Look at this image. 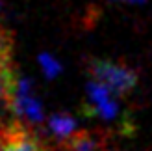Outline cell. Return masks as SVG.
I'll return each mask as SVG.
<instances>
[{
  "instance_id": "30bf717a",
  "label": "cell",
  "mask_w": 152,
  "mask_h": 151,
  "mask_svg": "<svg viewBox=\"0 0 152 151\" xmlns=\"http://www.w3.org/2000/svg\"><path fill=\"white\" fill-rule=\"evenodd\" d=\"M124 2H132V4H143L145 0H124Z\"/></svg>"
},
{
  "instance_id": "7a4b0ae2",
  "label": "cell",
  "mask_w": 152,
  "mask_h": 151,
  "mask_svg": "<svg viewBox=\"0 0 152 151\" xmlns=\"http://www.w3.org/2000/svg\"><path fill=\"white\" fill-rule=\"evenodd\" d=\"M15 116L19 118V121H28L30 125H39L43 123V107L39 99L34 93V86L30 84L28 78H19L17 86L13 92L11 99V110Z\"/></svg>"
},
{
  "instance_id": "5b68a950",
  "label": "cell",
  "mask_w": 152,
  "mask_h": 151,
  "mask_svg": "<svg viewBox=\"0 0 152 151\" xmlns=\"http://www.w3.org/2000/svg\"><path fill=\"white\" fill-rule=\"evenodd\" d=\"M67 151H106L108 140L100 132L93 131H78L65 142Z\"/></svg>"
},
{
  "instance_id": "ba28073f",
  "label": "cell",
  "mask_w": 152,
  "mask_h": 151,
  "mask_svg": "<svg viewBox=\"0 0 152 151\" xmlns=\"http://www.w3.org/2000/svg\"><path fill=\"white\" fill-rule=\"evenodd\" d=\"M39 64H41V69H43L47 78H56L58 75L61 73V64L50 54H41L39 56Z\"/></svg>"
},
{
  "instance_id": "8fae6325",
  "label": "cell",
  "mask_w": 152,
  "mask_h": 151,
  "mask_svg": "<svg viewBox=\"0 0 152 151\" xmlns=\"http://www.w3.org/2000/svg\"><path fill=\"white\" fill-rule=\"evenodd\" d=\"M0 7H2V0H0Z\"/></svg>"
},
{
  "instance_id": "277c9868",
  "label": "cell",
  "mask_w": 152,
  "mask_h": 151,
  "mask_svg": "<svg viewBox=\"0 0 152 151\" xmlns=\"http://www.w3.org/2000/svg\"><path fill=\"white\" fill-rule=\"evenodd\" d=\"M2 151H47V147L22 121H13L4 127Z\"/></svg>"
},
{
  "instance_id": "3957f363",
  "label": "cell",
  "mask_w": 152,
  "mask_h": 151,
  "mask_svg": "<svg viewBox=\"0 0 152 151\" xmlns=\"http://www.w3.org/2000/svg\"><path fill=\"white\" fill-rule=\"evenodd\" d=\"M86 95H87L89 110H91L93 116L102 118V119H106V121H113V119H117L121 116L117 95L113 93L110 88H106L104 84H100L98 80L91 78L87 82Z\"/></svg>"
},
{
  "instance_id": "6da1fadb",
  "label": "cell",
  "mask_w": 152,
  "mask_h": 151,
  "mask_svg": "<svg viewBox=\"0 0 152 151\" xmlns=\"http://www.w3.org/2000/svg\"><path fill=\"white\" fill-rule=\"evenodd\" d=\"M87 69L91 73V78H95L106 88H110L117 97L128 95L137 88V80H139L137 71L126 64L95 58L89 62Z\"/></svg>"
},
{
  "instance_id": "8992f818",
  "label": "cell",
  "mask_w": 152,
  "mask_h": 151,
  "mask_svg": "<svg viewBox=\"0 0 152 151\" xmlns=\"http://www.w3.org/2000/svg\"><path fill=\"white\" fill-rule=\"evenodd\" d=\"M17 73L11 62H0V114L11 110V99L17 86Z\"/></svg>"
},
{
  "instance_id": "9c48e42d",
  "label": "cell",
  "mask_w": 152,
  "mask_h": 151,
  "mask_svg": "<svg viewBox=\"0 0 152 151\" xmlns=\"http://www.w3.org/2000/svg\"><path fill=\"white\" fill-rule=\"evenodd\" d=\"M2 142H4V125L0 123V151H2Z\"/></svg>"
},
{
  "instance_id": "52a82bcc",
  "label": "cell",
  "mask_w": 152,
  "mask_h": 151,
  "mask_svg": "<svg viewBox=\"0 0 152 151\" xmlns=\"http://www.w3.org/2000/svg\"><path fill=\"white\" fill-rule=\"evenodd\" d=\"M48 129L52 132V136L58 138L59 142L69 140L74 132H78V123L71 114H65V112H59V114H52L48 119Z\"/></svg>"
}]
</instances>
